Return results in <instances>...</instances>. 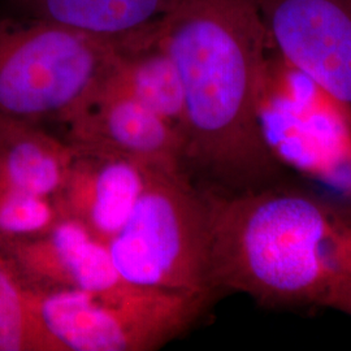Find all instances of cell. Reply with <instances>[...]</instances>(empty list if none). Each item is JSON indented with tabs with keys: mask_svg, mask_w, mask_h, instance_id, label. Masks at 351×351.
I'll return each instance as SVG.
<instances>
[{
	"mask_svg": "<svg viewBox=\"0 0 351 351\" xmlns=\"http://www.w3.org/2000/svg\"><path fill=\"white\" fill-rule=\"evenodd\" d=\"M155 32L184 85L182 167L191 181L241 193L288 178L261 124L272 50L256 0H175Z\"/></svg>",
	"mask_w": 351,
	"mask_h": 351,
	"instance_id": "cell-1",
	"label": "cell"
},
{
	"mask_svg": "<svg viewBox=\"0 0 351 351\" xmlns=\"http://www.w3.org/2000/svg\"><path fill=\"white\" fill-rule=\"evenodd\" d=\"M201 190L216 297L241 293L264 307H322L351 278L349 199L289 177L241 193Z\"/></svg>",
	"mask_w": 351,
	"mask_h": 351,
	"instance_id": "cell-2",
	"label": "cell"
},
{
	"mask_svg": "<svg viewBox=\"0 0 351 351\" xmlns=\"http://www.w3.org/2000/svg\"><path fill=\"white\" fill-rule=\"evenodd\" d=\"M126 282L217 300L208 276V217L185 172L151 169L130 216L108 245Z\"/></svg>",
	"mask_w": 351,
	"mask_h": 351,
	"instance_id": "cell-3",
	"label": "cell"
},
{
	"mask_svg": "<svg viewBox=\"0 0 351 351\" xmlns=\"http://www.w3.org/2000/svg\"><path fill=\"white\" fill-rule=\"evenodd\" d=\"M114 43L51 21L0 20V120L63 124L110 68Z\"/></svg>",
	"mask_w": 351,
	"mask_h": 351,
	"instance_id": "cell-4",
	"label": "cell"
},
{
	"mask_svg": "<svg viewBox=\"0 0 351 351\" xmlns=\"http://www.w3.org/2000/svg\"><path fill=\"white\" fill-rule=\"evenodd\" d=\"M26 290L62 351L158 350L185 335L216 301L129 282L101 294Z\"/></svg>",
	"mask_w": 351,
	"mask_h": 351,
	"instance_id": "cell-5",
	"label": "cell"
},
{
	"mask_svg": "<svg viewBox=\"0 0 351 351\" xmlns=\"http://www.w3.org/2000/svg\"><path fill=\"white\" fill-rule=\"evenodd\" d=\"M272 52L351 117V0H256Z\"/></svg>",
	"mask_w": 351,
	"mask_h": 351,
	"instance_id": "cell-6",
	"label": "cell"
},
{
	"mask_svg": "<svg viewBox=\"0 0 351 351\" xmlns=\"http://www.w3.org/2000/svg\"><path fill=\"white\" fill-rule=\"evenodd\" d=\"M261 124L278 163L351 201V117L336 101L320 90L317 103L294 108L265 75Z\"/></svg>",
	"mask_w": 351,
	"mask_h": 351,
	"instance_id": "cell-7",
	"label": "cell"
},
{
	"mask_svg": "<svg viewBox=\"0 0 351 351\" xmlns=\"http://www.w3.org/2000/svg\"><path fill=\"white\" fill-rule=\"evenodd\" d=\"M63 124L65 139L77 149L120 156L150 169L184 172L182 133L124 94L98 85Z\"/></svg>",
	"mask_w": 351,
	"mask_h": 351,
	"instance_id": "cell-8",
	"label": "cell"
},
{
	"mask_svg": "<svg viewBox=\"0 0 351 351\" xmlns=\"http://www.w3.org/2000/svg\"><path fill=\"white\" fill-rule=\"evenodd\" d=\"M0 258L26 289L36 293L101 294L126 282L107 245L69 217L60 219L45 234L1 243Z\"/></svg>",
	"mask_w": 351,
	"mask_h": 351,
	"instance_id": "cell-9",
	"label": "cell"
},
{
	"mask_svg": "<svg viewBox=\"0 0 351 351\" xmlns=\"http://www.w3.org/2000/svg\"><path fill=\"white\" fill-rule=\"evenodd\" d=\"M73 149L75 158L56 201L64 217L108 245L133 211L151 169L110 154Z\"/></svg>",
	"mask_w": 351,
	"mask_h": 351,
	"instance_id": "cell-10",
	"label": "cell"
},
{
	"mask_svg": "<svg viewBox=\"0 0 351 351\" xmlns=\"http://www.w3.org/2000/svg\"><path fill=\"white\" fill-rule=\"evenodd\" d=\"M156 25V24H155ZM155 25L114 43L99 88L124 94L185 132V93L173 59L159 42Z\"/></svg>",
	"mask_w": 351,
	"mask_h": 351,
	"instance_id": "cell-11",
	"label": "cell"
},
{
	"mask_svg": "<svg viewBox=\"0 0 351 351\" xmlns=\"http://www.w3.org/2000/svg\"><path fill=\"white\" fill-rule=\"evenodd\" d=\"M75 149L39 124L0 120V194L24 191L56 198L68 178Z\"/></svg>",
	"mask_w": 351,
	"mask_h": 351,
	"instance_id": "cell-12",
	"label": "cell"
},
{
	"mask_svg": "<svg viewBox=\"0 0 351 351\" xmlns=\"http://www.w3.org/2000/svg\"><path fill=\"white\" fill-rule=\"evenodd\" d=\"M26 17L117 43L163 19L175 0H12Z\"/></svg>",
	"mask_w": 351,
	"mask_h": 351,
	"instance_id": "cell-13",
	"label": "cell"
},
{
	"mask_svg": "<svg viewBox=\"0 0 351 351\" xmlns=\"http://www.w3.org/2000/svg\"><path fill=\"white\" fill-rule=\"evenodd\" d=\"M0 351H62L40 322L25 287L1 258Z\"/></svg>",
	"mask_w": 351,
	"mask_h": 351,
	"instance_id": "cell-14",
	"label": "cell"
},
{
	"mask_svg": "<svg viewBox=\"0 0 351 351\" xmlns=\"http://www.w3.org/2000/svg\"><path fill=\"white\" fill-rule=\"evenodd\" d=\"M56 198L24 191L0 194V245L47 233L63 219Z\"/></svg>",
	"mask_w": 351,
	"mask_h": 351,
	"instance_id": "cell-15",
	"label": "cell"
},
{
	"mask_svg": "<svg viewBox=\"0 0 351 351\" xmlns=\"http://www.w3.org/2000/svg\"><path fill=\"white\" fill-rule=\"evenodd\" d=\"M322 307L336 310L339 313L351 316V278L345 280L332 289Z\"/></svg>",
	"mask_w": 351,
	"mask_h": 351,
	"instance_id": "cell-16",
	"label": "cell"
}]
</instances>
